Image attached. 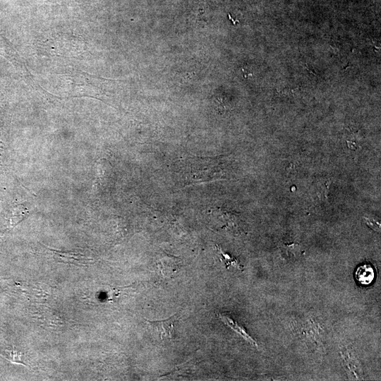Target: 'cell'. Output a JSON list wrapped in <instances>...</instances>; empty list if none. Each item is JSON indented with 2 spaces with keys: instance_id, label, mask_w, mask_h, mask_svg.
I'll return each instance as SVG.
<instances>
[{
  "instance_id": "1",
  "label": "cell",
  "mask_w": 381,
  "mask_h": 381,
  "mask_svg": "<svg viewBox=\"0 0 381 381\" xmlns=\"http://www.w3.org/2000/svg\"><path fill=\"white\" fill-rule=\"evenodd\" d=\"M177 318V314H174L167 319L160 320H147V322L162 340H169L174 337V328Z\"/></svg>"
},
{
  "instance_id": "2",
  "label": "cell",
  "mask_w": 381,
  "mask_h": 381,
  "mask_svg": "<svg viewBox=\"0 0 381 381\" xmlns=\"http://www.w3.org/2000/svg\"><path fill=\"white\" fill-rule=\"evenodd\" d=\"M218 317L221 320L232 329L235 332L239 334L243 339L253 346L258 347L256 341L246 332L245 328L241 325L237 321L226 313H218Z\"/></svg>"
},
{
  "instance_id": "3",
  "label": "cell",
  "mask_w": 381,
  "mask_h": 381,
  "mask_svg": "<svg viewBox=\"0 0 381 381\" xmlns=\"http://www.w3.org/2000/svg\"><path fill=\"white\" fill-rule=\"evenodd\" d=\"M375 271L370 264L360 265L356 270V279L362 285L370 284L375 279Z\"/></svg>"
},
{
  "instance_id": "4",
  "label": "cell",
  "mask_w": 381,
  "mask_h": 381,
  "mask_svg": "<svg viewBox=\"0 0 381 381\" xmlns=\"http://www.w3.org/2000/svg\"><path fill=\"white\" fill-rule=\"evenodd\" d=\"M175 257H171L169 258V256L164 258L158 263V266L162 273L167 276L169 274H173L175 272L178 270L177 266L178 262L176 260H174Z\"/></svg>"
},
{
  "instance_id": "5",
  "label": "cell",
  "mask_w": 381,
  "mask_h": 381,
  "mask_svg": "<svg viewBox=\"0 0 381 381\" xmlns=\"http://www.w3.org/2000/svg\"><path fill=\"white\" fill-rule=\"evenodd\" d=\"M217 249L219 254L220 260L224 264L226 268L232 266L240 270H243L242 265L235 258L226 253H224L221 248H219V246H217Z\"/></svg>"
},
{
  "instance_id": "6",
  "label": "cell",
  "mask_w": 381,
  "mask_h": 381,
  "mask_svg": "<svg viewBox=\"0 0 381 381\" xmlns=\"http://www.w3.org/2000/svg\"><path fill=\"white\" fill-rule=\"evenodd\" d=\"M6 355L9 356L7 357V358L12 361L13 362H20V356L16 354V351H12L11 353L7 351Z\"/></svg>"
}]
</instances>
